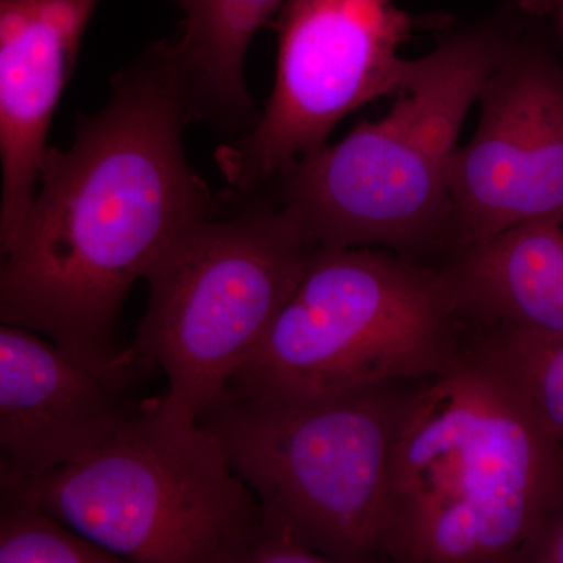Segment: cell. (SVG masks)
I'll return each instance as SVG.
<instances>
[{"instance_id": "obj_1", "label": "cell", "mask_w": 563, "mask_h": 563, "mask_svg": "<svg viewBox=\"0 0 563 563\" xmlns=\"http://www.w3.org/2000/svg\"><path fill=\"white\" fill-rule=\"evenodd\" d=\"M101 113L80 118L69 150H47L38 190L0 257V322L44 333L98 369L152 368L117 336L122 303L162 251L217 196L192 172L195 120L172 43L111 80Z\"/></svg>"}, {"instance_id": "obj_2", "label": "cell", "mask_w": 563, "mask_h": 563, "mask_svg": "<svg viewBox=\"0 0 563 563\" xmlns=\"http://www.w3.org/2000/svg\"><path fill=\"white\" fill-rule=\"evenodd\" d=\"M563 496V444L470 344L409 393L393 448L384 558L526 562Z\"/></svg>"}, {"instance_id": "obj_3", "label": "cell", "mask_w": 563, "mask_h": 563, "mask_svg": "<svg viewBox=\"0 0 563 563\" xmlns=\"http://www.w3.org/2000/svg\"><path fill=\"white\" fill-rule=\"evenodd\" d=\"M507 46L488 29L450 36L410 62L384 120L361 122L274 180V201L313 250H412L446 236L459 133Z\"/></svg>"}, {"instance_id": "obj_4", "label": "cell", "mask_w": 563, "mask_h": 563, "mask_svg": "<svg viewBox=\"0 0 563 563\" xmlns=\"http://www.w3.org/2000/svg\"><path fill=\"white\" fill-rule=\"evenodd\" d=\"M0 490L136 563H244L262 507L201 422L144 398L101 443L46 472L0 477Z\"/></svg>"}, {"instance_id": "obj_5", "label": "cell", "mask_w": 563, "mask_h": 563, "mask_svg": "<svg viewBox=\"0 0 563 563\" xmlns=\"http://www.w3.org/2000/svg\"><path fill=\"white\" fill-rule=\"evenodd\" d=\"M442 272L373 247L313 250L295 290L228 390L318 399L421 380L463 347Z\"/></svg>"}, {"instance_id": "obj_6", "label": "cell", "mask_w": 563, "mask_h": 563, "mask_svg": "<svg viewBox=\"0 0 563 563\" xmlns=\"http://www.w3.org/2000/svg\"><path fill=\"white\" fill-rule=\"evenodd\" d=\"M312 252L290 211L232 191L174 236L144 274L150 301L132 344L165 373L163 412L198 422L224 395Z\"/></svg>"}, {"instance_id": "obj_7", "label": "cell", "mask_w": 563, "mask_h": 563, "mask_svg": "<svg viewBox=\"0 0 563 563\" xmlns=\"http://www.w3.org/2000/svg\"><path fill=\"white\" fill-rule=\"evenodd\" d=\"M399 384L318 399L225 390L198 422L220 440L263 520L329 562H372L384 555L388 474L410 393Z\"/></svg>"}, {"instance_id": "obj_8", "label": "cell", "mask_w": 563, "mask_h": 563, "mask_svg": "<svg viewBox=\"0 0 563 563\" xmlns=\"http://www.w3.org/2000/svg\"><path fill=\"white\" fill-rule=\"evenodd\" d=\"M418 21L393 0H285L276 81L262 117L217 152L232 192L272 185L351 111L402 87Z\"/></svg>"}, {"instance_id": "obj_9", "label": "cell", "mask_w": 563, "mask_h": 563, "mask_svg": "<svg viewBox=\"0 0 563 563\" xmlns=\"http://www.w3.org/2000/svg\"><path fill=\"white\" fill-rule=\"evenodd\" d=\"M481 121L451 168L446 239L477 246L525 222L563 221V66L509 43L479 95Z\"/></svg>"}, {"instance_id": "obj_10", "label": "cell", "mask_w": 563, "mask_h": 563, "mask_svg": "<svg viewBox=\"0 0 563 563\" xmlns=\"http://www.w3.org/2000/svg\"><path fill=\"white\" fill-rule=\"evenodd\" d=\"M147 369H98L0 322V459L16 476L46 472L110 435L144 398Z\"/></svg>"}, {"instance_id": "obj_11", "label": "cell", "mask_w": 563, "mask_h": 563, "mask_svg": "<svg viewBox=\"0 0 563 563\" xmlns=\"http://www.w3.org/2000/svg\"><path fill=\"white\" fill-rule=\"evenodd\" d=\"M101 0H0V257L38 190L47 133Z\"/></svg>"}, {"instance_id": "obj_12", "label": "cell", "mask_w": 563, "mask_h": 563, "mask_svg": "<svg viewBox=\"0 0 563 563\" xmlns=\"http://www.w3.org/2000/svg\"><path fill=\"white\" fill-rule=\"evenodd\" d=\"M442 273L473 331L563 336V221L515 225L457 251Z\"/></svg>"}, {"instance_id": "obj_13", "label": "cell", "mask_w": 563, "mask_h": 563, "mask_svg": "<svg viewBox=\"0 0 563 563\" xmlns=\"http://www.w3.org/2000/svg\"><path fill=\"white\" fill-rule=\"evenodd\" d=\"M180 38L172 43L196 120L242 124L254 103L244 84V58L255 33L285 0H177Z\"/></svg>"}, {"instance_id": "obj_14", "label": "cell", "mask_w": 563, "mask_h": 563, "mask_svg": "<svg viewBox=\"0 0 563 563\" xmlns=\"http://www.w3.org/2000/svg\"><path fill=\"white\" fill-rule=\"evenodd\" d=\"M470 346L521 393L544 429L563 444V336L490 329Z\"/></svg>"}, {"instance_id": "obj_15", "label": "cell", "mask_w": 563, "mask_h": 563, "mask_svg": "<svg viewBox=\"0 0 563 563\" xmlns=\"http://www.w3.org/2000/svg\"><path fill=\"white\" fill-rule=\"evenodd\" d=\"M35 504L0 490V563H120Z\"/></svg>"}, {"instance_id": "obj_16", "label": "cell", "mask_w": 563, "mask_h": 563, "mask_svg": "<svg viewBox=\"0 0 563 563\" xmlns=\"http://www.w3.org/2000/svg\"><path fill=\"white\" fill-rule=\"evenodd\" d=\"M244 563H331L288 529L263 520Z\"/></svg>"}, {"instance_id": "obj_17", "label": "cell", "mask_w": 563, "mask_h": 563, "mask_svg": "<svg viewBox=\"0 0 563 563\" xmlns=\"http://www.w3.org/2000/svg\"><path fill=\"white\" fill-rule=\"evenodd\" d=\"M526 562L563 563V496L540 529Z\"/></svg>"}, {"instance_id": "obj_18", "label": "cell", "mask_w": 563, "mask_h": 563, "mask_svg": "<svg viewBox=\"0 0 563 563\" xmlns=\"http://www.w3.org/2000/svg\"><path fill=\"white\" fill-rule=\"evenodd\" d=\"M515 2L529 16L540 18L561 5L562 0H515Z\"/></svg>"}, {"instance_id": "obj_19", "label": "cell", "mask_w": 563, "mask_h": 563, "mask_svg": "<svg viewBox=\"0 0 563 563\" xmlns=\"http://www.w3.org/2000/svg\"><path fill=\"white\" fill-rule=\"evenodd\" d=\"M5 476H16V474H14L13 470L10 468L9 463H5L0 459V477Z\"/></svg>"}, {"instance_id": "obj_20", "label": "cell", "mask_w": 563, "mask_h": 563, "mask_svg": "<svg viewBox=\"0 0 563 563\" xmlns=\"http://www.w3.org/2000/svg\"><path fill=\"white\" fill-rule=\"evenodd\" d=\"M561 5H562V13H563V0H562V2H561Z\"/></svg>"}]
</instances>
